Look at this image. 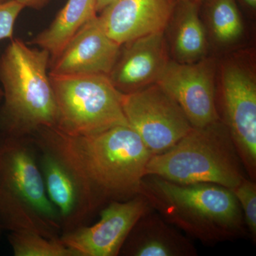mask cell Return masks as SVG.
Listing matches in <instances>:
<instances>
[{
    "label": "cell",
    "instance_id": "cell-5",
    "mask_svg": "<svg viewBox=\"0 0 256 256\" xmlns=\"http://www.w3.org/2000/svg\"><path fill=\"white\" fill-rule=\"evenodd\" d=\"M245 169L228 129L222 121L192 128L169 150L152 156L146 175L178 184L213 183L232 190Z\"/></svg>",
    "mask_w": 256,
    "mask_h": 256
},
{
    "label": "cell",
    "instance_id": "cell-4",
    "mask_svg": "<svg viewBox=\"0 0 256 256\" xmlns=\"http://www.w3.org/2000/svg\"><path fill=\"white\" fill-rule=\"evenodd\" d=\"M0 227L60 238V214L47 194L32 138L0 133Z\"/></svg>",
    "mask_w": 256,
    "mask_h": 256
},
{
    "label": "cell",
    "instance_id": "cell-10",
    "mask_svg": "<svg viewBox=\"0 0 256 256\" xmlns=\"http://www.w3.org/2000/svg\"><path fill=\"white\" fill-rule=\"evenodd\" d=\"M152 208L142 194L114 201L104 206L94 225L64 232L60 239L78 256H118L138 220Z\"/></svg>",
    "mask_w": 256,
    "mask_h": 256
},
{
    "label": "cell",
    "instance_id": "cell-20",
    "mask_svg": "<svg viewBox=\"0 0 256 256\" xmlns=\"http://www.w3.org/2000/svg\"><path fill=\"white\" fill-rule=\"evenodd\" d=\"M238 202L244 215L246 226L252 235L256 238V184L255 180L246 178L236 188L232 190Z\"/></svg>",
    "mask_w": 256,
    "mask_h": 256
},
{
    "label": "cell",
    "instance_id": "cell-7",
    "mask_svg": "<svg viewBox=\"0 0 256 256\" xmlns=\"http://www.w3.org/2000/svg\"><path fill=\"white\" fill-rule=\"evenodd\" d=\"M57 107L58 130L88 136L128 126L122 94L104 75H50Z\"/></svg>",
    "mask_w": 256,
    "mask_h": 256
},
{
    "label": "cell",
    "instance_id": "cell-15",
    "mask_svg": "<svg viewBox=\"0 0 256 256\" xmlns=\"http://www.w3.org/2000/svg\"><path fill=\"white\" fill-rule=\"evenodd\" d=\"M119 256H196L197 250L190 239L150 208L132 227Z\"/></svg>",
    "mask_w": 256,
    "mask_h": 256
},
{
    "label": "cell",
    "instance_id": "cell-27",
    "mask_svg": "<svg viewBox=\"0 0 256 256\" xmlns=\"http://www.w3.org/2000/svg\"><path fill=\"white\" fill-rule=\"evenodd\" d=\"M2 229L1 227H0V238H1L2 236Z\"/></svg>",
    "mask_w": 256,
    "mask_h": 256
},
{
    "label": "cell",
    "instance_id": "cell-11",
    "mask_svg": "<svg viewBox=\"0 0 256 256\" xmlns=\"http://www.w3.org/2000/svg\"><path fill=\"white\" fill-rule=\"evenodd\" d=\"M170 58L164 32L151 34L121 44L108 76L122 94H130L156 84Z\"/></svg>",
    "mask_w": 256,
    "mask_h": 256
},
{
    "label": "cell",
    "instance_id": "cell-1",
    "mask_svg": "<svg viewBox=\"0 0 256 256\" xmlns=\"http://www.w3.org/2000/svg\"><path fill=\"white\" fill-rule=\"evenodd\" d=\"M32 138L66 165L94 214L111 202L139 194L152 156L129 126L88 136H69L56 128H44Z\"/></svg>",
    "mask_w": 256,
    "mask_h": 256
},
{
    "label": "cell",
    "instance_id": "cell-24",
    "mask_svg": "<svg viewBox=\"0 0 256 256\" xmlns=\"http://www.w3.org/2000/svg\"><path fill=\"white\" fill-rule=\"evenodd\" d=\"M114 1H116V0H97V3H96V12H97V14L100 13L106 6L110 4V3L114 2Z\"/></svg>",
    "mask_w": 256,
    "mask_h": 256
},
{
    "label": "cell",
    "instance_id": "cell-13",
    "mask_svg": "<svg viewBox=\"0 0 256 256\" xmlns=\"http://www.w3.org/2000/svg\"><path fill=\"white\" fill-rule=\"evenodd\" d=\"M176 0H116L98 15L101 28L122 44L151 34L164 32Z\"/></svg>",
    "mask_w": 256,
    "mask_h": 256
},
{
    "label": "cell",
    "instance_id": "cell-25",
    "mask_svg": "<svg viewBox=\"0 0 256 256\" xmlns=\"http://www.w3.org/2000/svg\"><path fill=\"white\" fill-rule=\"evenodd\" d=\"M3 96H4V94H3L2 88H0V104H2V101L3 100Z\"/></svg>",
    "mask_w": 256,
    "mask_h": 256
},
{
    "label": "cell",
    "instance_id": "cell-3",
    "mask_svg": "<svg viewBox=\"0 0 256 256\" xmlns=\"http://www.w3.org/2000/svg\"><path fill=\"white\" fill-rule=\"evenodd\" d=\"M46 50L12 38L0 56V133L32 138L40 130L56 128L57 107Z\"/></svg>",
    "mask_w": 256,
    "mask_h": 256
},
{
    "label": "cell",
    "instance_id": "cell-9",
    "mask_svg": "<svg viewBox=\"0 0 256 256\" xmlns=\"http://www.w3.org/2000/svg\"><path fill=\"white\" fill-rule=\"evenodd\" d=\"M217 60L210 56L191 64L171 60L156 82L178 102L192 128L220 120L216 104Z\"/></svg>",
    "mask_w": 256,
    "mask_h": 256
},
{
    "label": "cell",
    "instance_id": "cell-26",
    "mask_svg": "<svg viewBox=\"0 0 256 256\" xmlns=\"http://www.w3.org/2000/svg\"><path fill=\"white\" fill-rule=\"evenodd\" d=\"M11 1V0H0V3L6 2Z\"/></svg>",
    "mask_w": 256,
    "mask_h": 256
},
{
    "label": "cell",
    "instance_id": "cell-8",
    "mask_svg": "<svg viewBox=\"0 0 256 256\" xmlns=\"http://www.w3.org/2000/svg\"><path fill=\"white\" fill-rule=\"evenodd\" d=\"M128 126L152 156L169 150L192 129L180 106L158 84L122 94Z\"/></svg>",
    "mask_w": 256,
    "mask_h": 256
},
{
    "label": "cell",
    "instance_id": "cell-17",
    "mask_svg": "<svg viewBox=\"0 0 256 256\" xmlns=\"http://www.w3.org/2000/svg\"><path fill=\"white\" fill-rule=\"evenodd\" d=\"M96 3L97 0H68L50 26L38 34L28 44L46 50L50 54V63L72 36L97 15Z\"/></svg>",
    "mask_w": 256,
    "mask_h": 256
},
{
    "label": "cell",
    "instance_id": "cell-6",
    "mask_svg": "<svg viewBox=\"0 0 256 256\" xmlns=\"http://www.w3.org/2000/svg\"><path fill=\"white\" fill-rule=\"evenodd\" d=\"M216 104L249 178H256V63L252 50L217 60Z\"/></svg>",
    "mask_w": 256,
    "mask_h": 256
},
{
    "label": "cell",
    "instance_id": "cell-19",
    "mask_svg": "<svg viewBox=\"0 0 256 256\" xmlns=\"http://www.w3.org/2000/svg\"><path fill=\"white\" fill-rule=\"evenodd\" d=\"M8 240L15 256H78L60 238H47L32 230L11 232Z\"/></svg>",
    "mask_w": 256,
    "mask_h": 256
},
{
    "label": "cell",
    "instance_id": "cell-28",
    "mask_svg": "<svg viewBox=\"0 0 256 256\" xmlns=\"http://www.w3.org/2000/svg\"><path fill=\"white\" fill-rule=\"evenodd\" d=\"M194 1L200 2H202L203 0H194Z\"/></svg>",
    "mask_w": 256,
    "mask_h": 256
},
{
    "label": "cell",
    "instance_id": "cell-23",
    "mask_svg": "<svg viewBox=\"0 0 256 256\" xmlns=\"http://www.w3.org/2000/svg\"><path fill=\"white\" fill-rule=\"evenodd\" d=\"M245 9L252 13H255L256 10V0H238Z\"/></svg>",
    "mask_w": 256,
    "mask_h": 256
},
{
    "label": "cell",
    "instance_id": "cell-2",
    "mask_svg": "<svg viewBox=\"0 0 256 256\" xmlns=\"http://www.w3.org/2000/svg\"><path fill=\"white\" fill-rule=\"evenodd\" d=\"M139 194L168 223L204 244L245 235L242 208L233 192L225 186L213 183L184 184L146 175Z\"/></svg>",
    "mask_w": 256,
    "mask_h": 256
},
{
    "label": "cell",
    "instance_id": "cell-22",
    "mask_svg": "<svg viewBox=\"0 0 256 256\" xmlns=\"http://www.w3.org/2000/svg\"><path fill=\"white\" fill-rule=\"evenodd\" d=\"M24 8L28 9L40 10L47 6L52 0H18Z\"/></svg>",
    "mask_w": 256,
    "mask_h": 256
},
{
    "label": "cell",
    "instance_id": "cell-12",
    "mask_svg": "<svg viewBox=\"0 0 256 256\" xmlns=\"http://www.w3.org/2000/svg\"><path fill=\"white\" fill-rule=\"evenodd\" d=\"M120 44L106 34L98 14L86 23L50 64V75L108 76Z\"/></svg>",
    "mask_w": 256,
    "mask_h": 256
},
{
    "label": "cell",
    "instance_id": "cell-21",
    "mask_svg": "<svg viewBox=\"0 0 256 256\" xmlns=\"http://www.w3.org/2000/svg\"><path fill=\"white\" fill-rule=\"evenodd\" d=\"M24 9L18 0L0 3V41L12 40L15 22Z\"/></svg>",
    "mask_w": 256,
    "mask_h": 256
},
{
    "label": "cell",
    "instance_id": "cell-14",
    "mask_svg": "<svg viewBox=\"0 0 256 256\" xmlns=\"http://www.w3.org/2000/svg\"><path fill=\"white\" fill-rule=\"evenodd\" d=\"M34 142L47 194L60 214L62 233L86 224L94 213L72 172L50 150Z\"/></svg>",
    "mask_w": 256,
    "mask_h": 256
},
{
    "label": "cell",
    "instance_id": "cell-18",
    "mask_svg": "<svg viewBox=\"0 0 256 256\" xmlns=\"http://www.w3.org/2000/svg\"><path fill=\"white\" fill-rule=\"evenodd\" d=\"M200 13L210 48L232 52L242 41L245 26L237 0H203Z\"/></svg>",
    "mask_w": 256,
    "mask_h": 256
},
{
    "label": "cell",
    "instance_id": "cell-16",
    "mask_svg": "<svg viewBox=\"0 0 256 256\" xmlns=\"http://www.w3.org/2000/svg\"><path fill=\"white\" fill-rule=\"evenodd\" d=\"M201 3L176 0L164 28L170 58L178 63H194L210 54V42L200 13Z\"/></svg>",
    "mask_w": 256,
    "mask_h": 256
}]
</instances>
